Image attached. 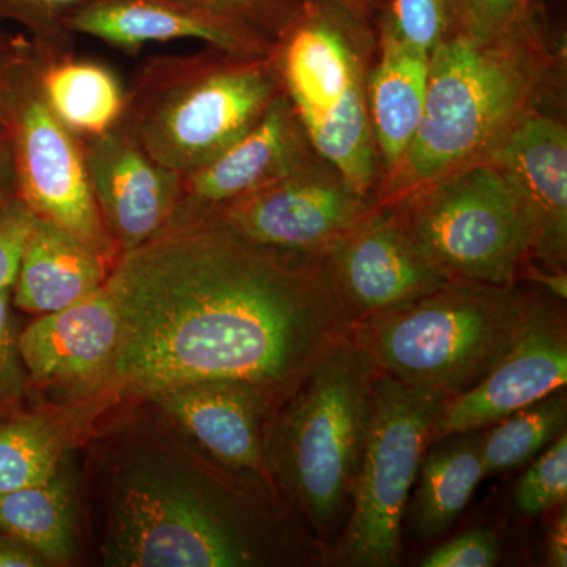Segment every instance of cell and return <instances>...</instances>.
Segmentation results:
<instances>
[{"instance_id": "6da1fadb", "label": "cell", "mask_w": 567, "mask_h": 567, "mask_svg": "<svg viewBox=\"0 0 567 567\" xmlns=\"http://www.w3.org/2000/svg\"><path fill=\"white\" fill-rule=\"evenodd\" d=\"M106 289L122 322L117 386L141 399L227 380L275 412L352 330L322 256L256 244L215 213L175 216L123 251Z\"/></svg>"}, {"instance_id": "277c9868", "label": "cell", "mask_w": 567, "mask_h": 567, "mask_svg": "<svg viewBox=\"0 0 567 567\" xmlns=\"http://www.w3.org/2000/svg\"><path fill=\"white\" fill-rule=\"evenodd\" d=\"M379 369L349 331L271 413L268 472L324 555L352 509Z\"/></svg>"}, {"instance_id": "ba28073f", "label": "cell", "mask_w": 567, "mask_h": 567, "mask_svg": "<svg viewBox=\"0 0 567 567\" xmlns=\"http://www.w3.org/2000/svg\"><path fill=\"white\" fill-rule=\"evenodd\" d=\"M393 205L420 251L446 281L514 286L532 260L527 208L494 159L473 164Z\"/></svg>"}, {"instance_id": "5b68a950", "label": "cell", "mask_w": 567, "mask_h": 567, "mask_svg": "<svg viewBox=\"0 0 567 567\" xmlns=\"http://www.w3.org/2000/svg\"><path fill=\"white\" fill-rule=\"evenodd\" d=\"M375 20L334 0H301L275 41L282 92L312 148L363 196L382 177L368 106Z\"/></svg>"}, {"instance_id": "30bf717a", "label": "cell", "mask_w": 567, "mask_h": 567, "mask_svg": "<svg viewBox=\"0 0 567 567\" xmlns=\"http://www.w3.org/2000/svg\"><path fill=\"white\" fill-rule=\"evenodd\" d=\"M7 121L22 203L37 218L117 260L121 252L107 234L93 196L81 140L52 114L41 95L33 41L14 85Z\"/></svg>"}, {"instance_id": "e0dca14e", "label": "cell", "mask_w": 567, "mask_h": 567, "mask_svg": "<svg viewBox=\"0 0 567 567\" xmlns=\"http://www.w3.org/2000/svg\"><path fill=\"white\" fill-rule=\"evenodd\" d=\"M491 159L505 171L527 208L533 262L566 270L567 126L559 107L528 115Z\"/></svg>"}, {"instance_id": "8fae6325", "label": "cell", "mask_w": 567, "mask_h": 567, "mask_svg": "<svg viewBox=\"0 0 567 567\" xmlns=\"http://www.w3.org/2000/svg\"><path fill=\"white\" fill-rule=\"evenodd\" d=\"M372 207V197L353 189L319 156L298 173L207 213L256 244L323 256Z\"/></svg>"}, {"instance_id": "8d00e7d4", "label": "cell", "mask_w": 567, "mask_h": 567, "mask_svg": "<svg viewBox=\"0 0 567 567\" xmlns=\"http://www.w3.org/2000/svg\"><path fill=\"white\" fill-rule=\"evenodd\" d=\"M527 278L529 281L539 284L548 293L555 295L559 300L567 298V275L566 270H554L543 265H536L533 260L525 264L522 270L520 279Z\"/></svg>"}, {"instance_id": "f35d334b", "label": "cell", "mask_w": 567, "mask_h": 567, "mask_svg": "<svg viewBox=\"0 0 567 567\" xmlns=\"http://www.w3.org/2000/svg\"><path fill=\"white\" fill-rule=\"evenodd\" d=\"M547 563L548 566H567V513L563 507L561 513L555 518L547 535Z\"/></svg>"}, {"instance_id": "d6a6232c", "label": "cell", "mask_w": 567, "mask_h": 567, "mask_svg": "<svg viewBox=\"0 0 567 567\" xmlns=\"http://www.w3.org/2000/svg\"><path fill=\"white\" fill-rule=\"evenodd\" d=\"M499 543L494 533L472 529L435 548L421 561L424 567H491L498 563Z\"/></svg>"}, {"instance_id": "9c48e42d", "label": "cell", "mask_w": 567, "mask_h": 567, "mask_svg": "<svg viewBox=\"0 0 567 567\" xmlns=\"http://www.w3.org/2000/svg\"><path fill=\"white\" fill-rule=\"evenodd\" d=\"M446 401L379 371L352 509L328 561L353 567L401 561L406 502Z\"/></svg>"}, {"instance_id": "f546056e", "label": "cell", "mask_w": 567, "mask_h": 567, "mask_svg": "<svg viewBox=\"0 0 567 567\" xmlns=\"http://www.w3.org/2000/svg\"><path fill=\"white\" fill-rule=\"evenodd\" d=\"M95 0H0V20L17 22L29 39L55 48L69 47V22Z\"/></svg>"}, {"instance_id": "4dcf8cb0", "label": "cell", "mask_w": 567, "mask_h": 567, "mask_svg": "<svg viewBox=\"0 0 567 567\" xmlns=\"http://www.w3.org/2000/svg\"><path fill=\"white\" fill-rule=\"evenodd\" d=\"M224 20L240 22L248 28L278 39L297 13L301 0H182Z\"/></svg>"}, {"instance_id": "4fadbf2b", "label": "cell", "mask_w": 567, "mask_h": 567, "mask_svg": "<svg viewBox=\"0 0 567 567\" xmlns=\"http://www.w3.org/2000/svg\"><path fill=\"white\" fill-rule=\"evenodd\" d=\"M122 322L106 286L80 303L39 316L20 331L22 361L32 382L82 402L121 394L117 361Z\"/></svg>"}, {"instance_id": "d590c367", "label": "cell", "mask_w": 567, "mask_h": 567, "mask_svg": "<svg viewBox=\"0 0 567 567\" xmlns=\"http://www.w3.org/2000/svg\"><path fill=\"white\" fill-rule=\"evenodd\" d=\"M20 197L13 137L6 115H0V208Z\"/></svg>"}, {"instance_id": "e575fe53", "label": "cell", "mask_w": 567, "mask_h": 567, "mask_svg": "<svg viewBox=\"0 0 567 567\" xmlns=\"http://www.w3.org/2000/svg\"><path fill=\"white\" fill-rule=\"evenodd\" d=\"M31 50V39L0 35V115L7 117L14 85Z\"/></svg>"}, {"instance_id": "836d02e7", "label": "cell", "mask_w": 567, "mask_h": 567, "mask_svg": "<svg viewBox=\"0 0 567 567\" xmlns=\"http://www.w3.org/2000/svg\"><path fill=\"white\" fill-rule=\"evenodd\" d=\"M33 215L21 197L0 208V292L13 286Z\"/></svg>"}, {"instance_id": "d6986e66", "label": "cell", "mask_w": 567, "mask_h": 567, "mask_svg": "<svg viewBox=\"0 0 567 567\" xmlns=\"http://www.w3.org/2000/svg\"><path fill=\"white\" fill-rule=\"evenodd\" d=\"M145 401L216 461L274 483L265 454V432L274 412L252 388L203 380L164 388Z\"/></svg>"}, {"instance_id": "7402d4cb", "label": "cell", "mask_w": 567, "mask_h": 567, "mask_svg": "<svg viewBox=\"0 0 567 567\" xmlns=\"http://www.w3.org/2000/svg\"><path fill=\"white\" fill-rule=\"evenodd\" d=\"M121 394L59 402L0 424V495L50 480Z\"/></svg>"}, {"instance_id": "74e56055", "label": "cell", "mask_w": 567, "mask_h": 567, "mask_svg": "<svg viewBox=\"0 0 567 567\" xmlns=\"http://www.w3.org/2000/svg\"><path fill=\"white\" fill-rule=\"evenodd\" d=\"M47 561L31 548L0 533V567H40Z\"/></svg>"}, {"instance_id": "ffe728a7", "label": "cell", "mask_w": 567, "mask_h": 567, "mask_svg": "<svg viewBox=\"0 0 567 567\" xmlns=\"http://www.w3.org/2000/svg\"><path fill=\"white\" fill-rule=\"evenodd\" d=\"M115 262L35 216L13 282V306L37 316L62 311L106 286Z\"/></svg>"}, {"instance_id": "3957f363", "label": "cell", "mask_w": 567, "mask_h": 567, "mask_svg": "<svg viewBox=\"0 0 567 567\" xmlns=\"http://www.w3.org/2000/svg\"><path fill=\"white\" fill-rule=\"evenodd\" d=\"M565 51L544 32L480 39L457 31L429 63L423 117L398 166L382 177L375 205H393L424 186L487 162L533 112L561 96Z\"/></svg>"}, {"instance_id": "5bb4252c", "label": "cell", "mask_w": 567, "mask_h": 567, "mask_svg": "<svg viewBox=\"0 0 567 567\" xmlns=\"http://www.w3.org/2000/svg\"><path fill=\"white\" fill-rule=\"evenodd\" d=\"M566 383L565 319L550 303L532 298L522 333L509 352L477 385L447 399L435 423L434 442L491 427Z\"/></svg>"}, {"instance_id": "484cf974", "label": "cell", "mask_w": 567, "mask_h": 567, "mask_svg": "<svg viewBox=\"0 0 567 567\" xmlns=\"http://www.w3.org/2000/svg\"><path fill=\"white\" fill-rule=\"evenodd\" d=\"M566 423L567 395L561 388L492 424L491 431L481 435V456L486 476L528 464L565 434Z\"/></svg>"}, {"instance_id": "44dd1931", "label": "cell", "mask_w": 567, "mask_h": 567, "mask_svg": "<svg viewBox=\"0 0 567 567\" xmlns=\"http://www.w3.org/2000/svg\"><path fill=\"white\" fill-rule=\"evenodd\" d=\"M375 29L368 106L382 177H385L401 162L423 117L431 55L410 47L385 25L375 22Z\"/></svg>"}, {"instance_id": "d4e9b609", "label": "cell", "mask_w": 567, "mask_h": 567, "mask_svg": "<svg viewBox=\"0 0 567 567\" xmlns=\"http://www.w3.org/2000/svg\"><path fill=\"white\" fill-rule=\"evenodd\" d=\"M65 461L44 483L0 495V533L31 548L48 566L80 558L76 499Z\"/></svg>"}, {"instance_id": "ab89813d", "label": "cell", "mask_w": 567, "mask_h": 567, "mask_svg": "<svg viewBox=\"0 0 567 567\" xmlns=\"http://www.w3.org/2000/svg\"><path fill=\"white\" fill-rule=\"evenodd\" d=\"M334 2L341 3L346 9L354 11V13L375 20L377 14L382 9L383 0H334Z\"/></svg>"}, {"instance_id": "52a82bcc", "label": "cell", "mask_w": 567, "mask_h": 567, "mask_svg": "<svg viewBox=\"0 0 567 567\" xmlns=\"http://www.w3.org/2000/svg\"><path fill=\"white\" fill-rule=\"evenodd\" d=\"M529 303L518 284L450 281L350 331L380 372L451 399L477 385L509 352Z\"/></svg>"}, {"instance_id": "f1b7e54d", "label": "cell", "mask_w": 567, "mask_h": 567, "mask_svg": "<svg viewBox=\"0 0 567 567\" xmlns=\"http://www.w3.org/2000/svg\"><path fill=\"white\" fill-rule=\"evenodd\" d=\"M567 498V436L561 434L528 466L516 487V505L536 517Z\"/></svg>"}, {"instance_id": "7a4b0ae2", "label": "cell", "mask_w": 567, "mask_h": 567, "mask_svg": "<svg viewBox=\"0 0 567 567\" xmlns=\"http://www.w3.org/2000/svg\"><path fill=\"white\" fill-rule=\"evenodd\" d=\"M162 413V412H159ZM93 446L96 547L111 567H287L327 561L274 483L205 453L166 415Z\"/></svg>"}, {"instance_id": "cb8c5ba5", "label": "cell", "mask_w": 567, "mask_h": 567, "mask_svg": "<svg viewBox=\"0 0 567 567\" xmlns=\"http://www.w3.org/2000/svg\"><path fill=\"white\" fill-rule=\"evenodd\" d=\"M33 43L41 95L71 133L85 140L121 122L126 92L110 69L71 58L66 48Z\"/></svg>"}, {"instance_id": "60d3db41", "label": "cell", "mask_w": 567, "mask_h": 567, "mask_svg": "<svg viewBox=\"0 0 567 567\" xmlns=\"http://www.w3.org/2000/svg\"><path fill=\"white\" fill-rule=\"evenodd\" d=\"M533 2H535L536 6L539 7V9H540V3H543L544 0H533Z\"/></svg>"}, {"instance_id": "ac0fdd59", "label": "cell", "mask_w": 567, "mask_h": 567, "mask_svg": "<svg viewBox=\"0 0 567 567\" xmlns=\"http://www.w3.org/2000/svg\"><path fill=\"white\" fill-rule=\"evenodd\" d=\"M71 35L92 37L126 54L153 43L197 40L246 58L274 54L275 40L182 0H95L69 22Z\"/></svg>"}, {"instance_id": "2e32d148", "label": "cell", "mask_w": 567, "mask_h": 567, "mask_svg": "<svg viewBox=\"0 0 567 567\" xmlns=\"http://www.w3.org/2000/svg\"><path fill=\"white\" fill-rule=\"evenodd\" d=\"M319 155L286 93L213 162L182 178L178 215L218 210L303 169Z\"/></svg>"}, {"instance_id": "8992f818", "label": "cell", "mask_w": 567, "mask_h": 567, "mask_svg": "<svg viewBox=\"0 0 567 567\" xmlns=\"http://www.w3.org/2000/svg\"><path fill=\"white\" fill-rule=\"evenodd\" d=\"M281 93L274 54L207 48L144 63L122 121L153 159L183 178L245 136Z\"/></svg>"}, {"instance_id": "4316f807", "label": "cell", "mask_w": 567, "mask_h": 567, "mask_svg": "<svg viewBox=\"0 0 567 567\" xmlns=\"http://www.w3.org/2000/svg\"><path fill=\"white\" fill-rule=\"evenodd\" d=\"M375 22L429 55L461 31L456 0H383Z\"/></svg>"}, {"instance_id": "9a60e30c", "label": "cell", "mask_w": 567, "mask_h": 567, "mask_svg": "<svg viewBox=\"0 0 567 567\" xmlns=\"http://www.w3.org/2000/svg\"><path fill=\"white\" fill-rule=\"evenodd\" d=\"M81 144L93 196L118 252L145 244L173 221L182 177L153 159L122 118Z\"/></svg>"}, {"instance_id": "1f68e13d", "label": "cell", "mask_w": 567, "mask_h": 567, "mask_svg": "<svg viewBox=\"0 0 567 567\" xmlns=\"http://www.w3.org/2000/svg\"><path fill=\"white\" fill-rule=\"evenodd\" d=\"M11 306L13 286L0 292V412L21 401L31 380L22 361L20 330Z\"/></svg>"}, {"instance_id": "603a6c76", "label": "cell", "mask_w": 567, "mask_h": 567, "mask_svg": "<svg viewBox=\"0 0 567 567\" xmlns=\"http://www.w3.org/2000/svg\"><path fill=\"white\" fill-rule=\"evenodd\" d=\"M484 476L481 435L464 432L435 440L421 462L402 528L417 540L443 535L468 505Z\"/></svg>"}, {"instance_id": "83f0119b", "label": "cell", "mask_w": 567, "mask_h": 567, "mask_svg": "<svg viewBox=\"0 0 567 567\" xmlns=\"http://www.w3.org/2000/svg\"><path fill=\"white\" fill-rule=\"evenodd\" d=\"M461 31L480 39H507L543 32L533 0H456Z\"/></svg>"}, {"instance_id": "7c38bea8", "label": "cell", "mask_w": 567, "mask_h": 567, "mask_svg": "<svg viewBox=\"0 0 567 567\" xmlns=\"http://www.w3.org/2000/svg\"><path fill=\"white\" fill-rule=\"evenodd\" d=\"M352 327L450 282L429 264L395 205H375L322 256Z\"/></svg>"}]
</instances>
